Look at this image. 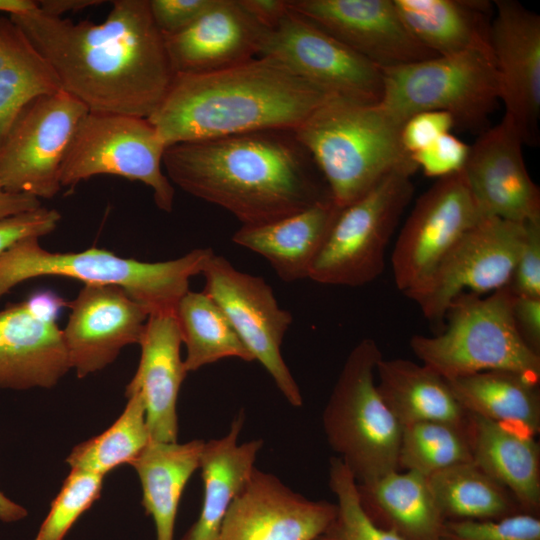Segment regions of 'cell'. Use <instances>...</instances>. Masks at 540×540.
<instances>
[{
    "label": "cell",
    "instance_id": "6da1fadb",
    "mask_svg": "<svg viewBox=\"0 0 540 540\" xmlns=\"http://www.w3.org/2000/svg\"><path fill=\"white\" fill-rule=\"evenodd\" d=\"M103 22L9 15L89 112L148 118L174 77L149 0H115Z\"/></svg>",
    "mask_w": 540,
    "mask_h": 540
},
{
    "label": "cell",
    "instance_id": "7a4b0ae2",
    "mask_svg": "<svg viewBox=\"0 0 540 540\" xmlns=\"http://www.w3.org/2000/svg\"><path fill=\"white\" fill-rule=\"evenodd\" d=\"M166 176L194 197L260 225L331 198L306 149L289 130H264L166 148Z\"/></svg>",
    "mask_w": 540,
    "mask_h": 540
},
{
    "label": "cell",
    "instance_id": "3957f363",
    "mask_svg": "<svg viewBox=\"0 0 540 540\" xmlns=\"http://www.w3.org/2000/svg\"><path fill=\"white\" fill-rule=\"evenodd\" d=\"M333 97L282 63L255 57L211 73L175 74L147 119L169 147L255 131H294Z\"/></svg>",
    "mask_w": 540,
    "mask_h": 540
},
{
    "label": "cell",
    "instance_id": "277c9868",
    "mask_svg": "<svg viewBox=\"0 0 540 540\" xmlns=\"http://www.w3.org/2000/svg\"><path fill=\"white\" fill-rule=\"evenodd\" d=\"M400 130L378 104L333 97L293 132L342 209L391 172L417 170Z\"/></svg>",
    "mask_w": 540,
    "mask_h": 540
},
{
    "label": "cell",
    "instance_id": "5b68a950",
    "mask_svg": "<svg viewBox=\"0 0 540 540\" xmlns=\"http://www.w3.org/2000/svg\"><path fill=\"white\" fill-rule=\"evenodd\" d=\"M38 237L22 239L0 257V299L16 285L33 278L58 276L84 285H114L123 288L150 314L175 312L189 291L190 279L202 274L214 254L197 248L185 255L159 262L123 258L98 248L81 252H52Z\"/></svg>",
    "mask_w": 540,
    "mask_h": 540
},
{
    "label": "cell",
    "instance_id": "8992f818",
    "mask_svg": "<svg viewBox=\"0 0 540 540\" xmlns=\"http://www.w3.org/2000/svg\"><path fill=\"white\" fill-rule=\"evenodd\" d=\"M513 294L462 293L450 304L447 325L433 336L414 335L410 347L422 364L444 379L504 370L540 382V354L521 338L512 313Z\"/></svg>",
    "mask_w": 540,
    "mask_h": 540
},
{
    "label": "cell",
    "instance_id": "52a82bcc",
    "mask_svg": "<svg viewBox=\"0 0 540 540\" xmlns=\"http://www.w3.org/2000/svg\"><path fill=\"white\" fill-rule=\"evenodd\" d=\"M382 357L375 340L358 342L346 358L322 416L330 447L359 484L399 470L402 426L383 401L374 378Z\"/></svg>",
    "mask_w": 540,
    "mask_h": 540
},
{
    "label": "cell",
    "instance_id": "ba28073f",
    "mask_svg": "<svg viewBox=\"0 0 540 540\" xmlns=\"http://www.w3.org/2000/svg\"><path fill=\"white\" fill-rule=\"evenodd\" d=\"M377 103L400 127L424 111L449 113L456 125L480 129L500 101L492 53L471 50L382 69Z\"/></svg>",
    "mask_w": 540,
    "mask_h": 540
},
{
    "label": "cell",
    "instance_id": "9c48e42d",
    "mask_svg": "<svg viewBox=\"0 0 540 540\" xmlns=\"http://www.w3.org/2000/svg\"><path fill=\"white\" fill-rule=\"evenodd\" d=\"M413 173L391 172L362 197L340 209L308 278L325 285L358 287L377 279L385 252L410 203Z\"/></svg>",
    "mask_w": 540,
    "mask_h": 540
},
{
    "label": "cell",
    "instance_id": "30bf717a",
    "mask_svg": "<svg viewBox=\"0 0 540 540\" xmlns=\"http://www.w3.org/2000/svg\"><path fill=\"white\" fill-rule=\"evenodd\" d=\"M166 148L147 118L88 112L64 157L61 186H73L96 175L120 176L148 186L156 206L169 213L175 190L163 172Z\"/></svg>",
    "mask_w": 540,
    "mask_h": 540
},
{
    "label": "cell",
    "instance_id": "8fae6325",
    "mask_svg": "<svg viewBox=\"0 0 540 540\" xmlns=\"http://www.w3.org/2000/svg\"><path fill=\"white\" fill-rule=\"evenodd\" d=\"M525 232L526 223L482 218L421 283L404 294L419 306L426 319L442 323L458 295H484L508 285Z\"/></svg>",
    "mask_w": 540,
    "mask_h": 540
},
{
    "label": "cell",
    "instance_id": "7c38bea8",
    "mask_svg": "<svg viewBox=\"0 0 540 540\" xmlns=\"http://www.w3.org/2000/svg\"><path fill=\"white\" fill-rule=\"evenodd\" d=\"M87 107L60 90L31 101L0 147V184L14 193L53 198L64 157Z\"/></svg>",
    "mask_w": 540,
    "mask_h": 540
},
{
    "label": "cell",
    "instance_id": "4fadbf2b",
    "mask_svg": "<svg viewBox=\"0 0 540 540\" xmlns=\"http://www.w3.org/2000/svg\"><path fill=\"white\" fill-rule=\"evenodd\" d=\"M204 292L222 309L254 360L266 369L294 407L303 404L299 386L286 365L281 344L293 317L281 308L271 286L261 277L236 269L213 254L203 272Z\"/></svg>",
    "mask_w": 540,
    "mask_h": 540
},
{
    "label": "cell",
    "instance_id": "5bb4252c",
    "mask_svg": "<svg viewBox=\"0 0 540 540\" xmlns=\"http://www.w3.org/2000/svg\"><path fill=\"white\" fill-rule=\"evenodd\" d=\"M258 57L272 58L334 96L377 104L382 69L292 10L265 33Z\"/></svg>",
    "mask_w": 540,
    "mask_h": 540
},
{
    "label": "cell",
    "instance_id": "9a60e30c",
    "mask_svg": "<svg viewBox=\"0 0 540 540\" xmlns=\"http://www.w3.org/2000/svg\"><path fill=\"white\" fill-rule=\"evenodd\" d=\"M482 214L462 171L438 179L416 201L391 256L396 287L406 293L421 283Z\"/></svg>",
    "mask_w": 540,
    "mask_h": 540
},
{
    "label": "cell",
    "instance_id": "2e32d148",
    "mask_svg": "<svg viewBox=\"0 0 540 540\" xmlns=\"http://www.w3.org/2000/svg\"><path fill=\"white\" fill-rule=\"evenodd\" d=\"M66 303L42 290L0 310V388H52L71 370L56 322Z\"/></svg>",
    "mask_w": 540,
    "mask_h": 540
},
{
    "label": "cell",
    "instance_id": "e0dca14e",
    "mask_svg": "<svg viewBox=\"0 0 540 540\" xmlns=\"http://www.w3.org/2000/svg\"><path fill=\"white\" fill-rule=\"evenodd\" d=\"M489 41L498 75L504 116L525 145L539 142L540 17L521 3L497 0Z\"/></svg>",
    "mask_w": 540,
    "mask_h": 540
},
{
    "label": "cell",
    "instance_id": "ac0fdd59",
    "mask_svg": "<svg viewBox=\"0 0 540 540\" xmlns=\"http://www.w3.org/2000/svg\"><path fill=\"white\" fill-rule=\"evenodd\" d=\"M523 145L514 123L503 116L470 146L462 174L483 217L540 220V190L526 168Z\"/></svg>",
    "mask_w": 540,
    "mask_h": 540
},
{
    "label": "cell",
    "instance_id": "d6986e66",
    "mask_svg": "<svg viewBox=\"0 0 540 540\" xmlns=\"http://www.w3.org/2000/svg\"><path fill=\"white\" fill-rule=\"evenodd\" d=\"M66 307L70 314L62 335L78 378L110 365L125 346L139 344L149 317L143 305L114 285H84Z\"/></svg>",
    "mask_w": 540,
    "mask_h": 540
},
{
    "label": "cell",
    "instance_id": "ffe728a7",
    "mask_svg": "<svg viewBox=\"0 0 540 540\" xmlns=\"http://www.w3.org/2000/svg\"><path fill=\"white\" fill-rule=\"evenodd\" d=\"M288 5L380 69L436 56L412 36L393 0H288Z\"/></svg>",
    "mask_w": 540,
    "mask_h": 540
},
{
    "label": "cell",
    "instance_id": "44dd1931",
    "mask_svg": "<svg viewBox=\"0 0 540 540\" xmlns=\"http://www.w3.org/2000/svg\"><path fill=\"white\" fill-rule=\"evenodd\" d=\"M336 510V504L309 500L255 468L227 510L218 540H316Z\"/></svg>",
    "mask_w": 540,
    "mask_h": 540
},
{
    "label": "cell",
    "instance_id": "7402d4cb",
    "mask_svg": "<svg viewBox=\"0 0 540 540\" xmlns=\"http://www.w3.org/2000/svg\"><path fill=\"white\" fill-rule=\"evenodd\" d=\"M267 31L239 0H216L189 27L163 37L174 74H206L258 57Z\"/></svg>",
    "mask_w": 540,
    "mask_h": 540
},
{
    "label": "cell",
    "instance_id": "603a6c76",
    "mask_svg": "<svg viewBox=\"0 0 540 540\" xmlns=\"http://www.w3.org/2000/svg\"><path fill=\"white\" fill-rule=\"evenodd\" d=\"M181 344L175 312L149 315L139 342V364L125 396L141 393L152 442H177V399L188 373L180 355Z\"/></svg>",
    "mask_w": 540,
    "mask_h": 540
},
{
    "label": "cell",
    "instance_id": "cb8c5ba5",
    "mask_svg": "<svg viewBox=\"0 0 540 540\" xmlns=\"http://www.w3.org/2000/svg\"><path fill=\"white\" fill-rule=\"evenodd\" d=\"M340 209L330 198L272 222L242 225L232 241L264 257L283 281L305 279Z\"/></svg>",
    "mask_w": 540,
    "mask_h": 540
},
{
    "label": "cell",
    "instance_id": "d4e9b609",
    "mask_svg": "<svg viewBox=\"0 0 540 540\" xmlns=\"http://www.w3.org/2000/svg\"><path fill=\"white\" fill-rule=\"evenodd\" d=\"M472 462L508 489L522 512L540 516V446L536 436L471 415Z\"/></svg>",
    "mask_w": 540,
    "mask_h": 540
},
{
    "label": "cell",
    "instance_id": "484cf974",
    "mask_svg": "<svg viewBox=\"0 0 540 540\" xmlns=\"http://www.w3.org/2000/svg\"><path fill=\"white\" fill-rule=\"evenodd\" d=\"M243 413L232 421L226 435L205 442L200 470L203 501L200 514L181 540H218L223 519L235 497L250 479L263 440L239 444Z\"/></svg>",
    "mask_w": 540,
    "mask_h": 540
},
{
    "label": "cell",
    "instance_id": "4316f807",
    "mask_svg": "<svg viewBox=\"0 0 540 540\" xmlns=\"http://www.w3.org/2000/svg\"><path fill=\"white\" fill-rule=\"evenodd\" d=\"M357 490L363 509L380 527L404 540H442L445 519L426 476L396 470L357 483Z\"/></svg>",
    "mask_w": 540,
    "mask_h": 540
},
{
    "label": "cell",
    "instance_id": "83f0119b",
    "mask_svg": "<svg viewBox=\"0 0 540 540\" xmlns=\"http://www.w3.org/2000/svg\"><path fill=\"white\" fill-rule=\"evenodd\" d=\"M375 373L378 392L402 427L425 421L468 424L470 414L460 405L447 380L428 366L382 357Z\"/></svg>",
    "mask_w": 540,
    "mask_h": 540
},
{
    "label": "cell",
    "instance_id": "f1b7e54d",
    "mask_svg": "<svg viewBox=\"0 0 540 540\" xmlns=\"http://www.w3.org/2000/svg\"><path fill=\"white\" fill-rule=\"evenodd\" d=\"M412 36L436 56L491 52L486 1L393 0Z\"/></svg>",
    "mask_w": 540,
    "mask_h": 540
},
{
    "label": "cell",
    "instance_id": "f546056e",
    "mask_svg": "<svg viewBox=\"0 0 540 540\" xmlns=\"http://www.w3.org/2000/svg\"><path fill=\"white\" fill-rule=\"evenodd\" d=\"M205 441H150L132 460L142 488V505L153 519L156 540H174L175 522L185 486L200 466Z\"/></svg>",
    "mask_w": 540,
    "mask_h": 540
},
{
    "label": "cell",
    "instance_id": "4dcf8cb0",
    "mask_svg": "<svg viewBox=\"0 0 540 540\" xmlns=\"http://www.w3.org/2000/svg\"><path fill=\"white\" fill-rule=\"evenodd\" d=\"M447 382L468 414L533 436L540 432L539 384L504 370L479 372Z\"/></svg>",
    "mask_w": 540,
    "mask_h": 540
},
{
    "label": "cell",
    "instance_id": "1f68e13d",
    "mask_svg": "<svg viewBox=\"0 0 540 540\" xmlns=\"http://www.w3.org/2000/svg\"><path fill=\"white\" fill-rule=\"evenodd\" d=\"M62 90L47 60L10 16L0 17V147L22 110Z\"/></svg>",
    "mask_w": 540,
    "mask_h": 540
},
{
    "label": "cell",
    "instance_id": "d6a6232c",
    "mask_svg": "<svg viewBox=\"0 0 540 540\" xmlns=\"http://www.w3.org/2000/svg\"><path fill=\"white\" fill-rule=\"evenodd\" d=\"M427 478L445 521L497 520L522 513L512 493L472 461Z\"/></svg>",
    "mask_w": 540,
    "mask_h": 540
},
{
    "label": "cell",
    "instance_id": "836d02e7",
    "mask_svg": "<svg viewBox=\"0 0 540 540\" xmlns=\"http://www.w3.org/2000/svg\"><path fill=\"white\" fill-rule=\"evenodd\" d=\"M175 315L186 347L183 361L188 373L225 358L254 360L222 309L204 291H187Z\"/></svg>",
    "mask_w": 540,
    "mask_h": 540
},
{
    "label": "cell",
    "instance_id": "e575fe53",
    "mask_svg": "<svg viewBox=\"0 0 540 540\" xmlns=\"http://www.w3.org/2000/svg\"><path fill=\"white\" fill-rule=\"evenodd\" d=\"M117 420L104 432L76 445L66 458L70 469L105 476L114 468L129 464L150 442L146 410L141 393L128 396Z\"/></svg>",
    "mask_w": 540,
    "mask_h": 540
},
{
    "label": "cell",
    "instance_id": "d590c367",
    "mask_svg": "<svg viewBox=\"0 0 540 540\" xmlns=\"http://www.w3.org/2000/svg\"><path fill=\"white\" fill-rule=\"evenodd\" d=\"M471 461L469 422L459 425L425 421L402 427L398 452L399 470L428 477Z\"/></svg>",
    "mask_w": 540,
    "mask_h": 540
},
{
    "label": "cell",
    "instance_id": "8d00e7d4",
    "mask_svg": "<svg viewBox=\"0 0 540 540\" xmlns=\"http://www.w3.org/2000/svg\"><path fill=\"white\" fill-rule=\"evenodd\" d=\"M329 486L337 498L336 515L316 540H404L367 515L353 474L337 456L329 462Z\"/></svg>",
    "mask_w": 540,
    "mask_h": 540
},
{
    "label": "cell",
    "instance_id": "74e56055",
    "mask_svg": "<svg viewBox=\"0 0 540 540\" xmlns=\"http://www.w3.org/2000/svg\"><path fill=\"white\" fill-rule=\"evenodd\" d=\"M104 476L71 469L33 540H64L69 530L101 496Z\"/></svg>",
    "mask_w": 540,
    "mask_h": 540
},
{
    "label": "cell",
    "instance_id": "f35d334b",
    "mask_svg": "<svg viewBox=\"0 0 540 540\" xmlns=\"http://www.w3.org/2000/svg\"><path fill=\"white\" fill-rule=\"evenodd\" d=\"M442 540H540V516L517 513L487 521H445Z\"/></svg>",
    "mask_w": 540,
    "mask_h": 540
},
{
    "label": "cell",
    "instance_id": "ab89813d",
    "mask_svg": "<svg viewBox=\"0 0 540 540\" xmlns=\"http://www.w3.org/2000/svg\"><path fill=\"white\" fill-rule=\"evenodd\" d=\"M469 148L470 146L450 132L410 157L417 169H421L426 176L440 179L463 170Z\"/></svg>",
    "mask_w": 540,
    "mask_h": 540
},
{
    "label": "cell",
    "instance_id": "60d3db41",
    "mask_svg": "<svg viewBox=\"0 0 540 540\" xmlns=\"http://www.w3.org/2000/svg\"><path fill=\"white\" fill-rule=\"evenodd\" d=\"M507 287L515 296L540 297V220L526 223L524 241Z\"/></svg>",
    "mask_w": 540,
    "mask_h": 540
},
{
    "label": "cell",
    "instance_id": "b9f144b4",
    "mask_svg": "<svg viewBox=\"0 0 540 540\" xmlns=\"http://www.w3.org/2000/svg\"><path fill=\"white\" fill-rule=\"evenodd\" d=\"M61 214L55 209L36 210L0 220V257L18 241L28 237H42L54 231Z\"/></svg>",
    "mask_w": 540,
    "mask_h": 540
},
{
    "label": "cell",
    "instance_id": "7bdbcfd3",
    "mask_svg": "<svg viewBox=\"0 0 540 540\" xmlns=\"http://www.w3.org/2000/svg\"><path fill=\"white\" fill-rule=\"evenodd\" d=\"M216 0H149L153 21L162 35L178 33L208 11Z\"/></svg>",
    "mask_w": 540,
    "mask_h": 540
},
{
    "label": "cell",
    "instance_id": "ee69618b",
    "mask_svg": "<svg viewBox=\"0 0 540 540\" xmlns=\"http://www.w3.org/2000/svg\"><path fill=\"white\" fill-rule=\"evenodd\" d=\"M455 125L453 117L446 112L424 111L414 114L401 126L403 148L411 156L440 136L450 133Z\"/></svg>",
    "mask_w": 540,
    "mask_h": 540
},
{
    "label": "cell",
    "instance_id": "f6af8a7d",
    "mask_svg": "<svg viewBox=\"0 0 540 540\" xmlns=\"http://www.w3.org/2000/svg\"><path fill=\"white\" fill-rule=\"evenodd\" d=\"M512 313L521 338L540 354V297L513 295Z\"/></svg>",
    "mask_w": 540,
    "mask_h": 540
},
{
    "label": "cell",
    "instance_id": "bcb514c9",
    "mask_svg": "<svg viewBox=\"0 0 540 540\" xmlns=\"http://www.w3.org/2000/svg\"><path fill=\"white\" fill-rule=\"evenodd\" d=\"M239 3L268 30L275 28L289 11L288 0H239Z\"/></svg>",
    "mask_w": 540,
    "mask_h": 540
},
{
    "label": "cell",
    "instance_id": "7dc6e473",
    "mask_svg": "<svg viewBox=\"0 0 540 540\" xmlns=\"http://www.w3.org/2000/svg\"><path fill=\"white\" fill-rule=\"evenodd\" d=\"M42 207L39 198L24 193H14L0 184V220L33 211Z\"/></svg>",
    "mask_w": 540,
    "mask_h": 540
},
{
    "label": "cell",
    "instance_id": "c3c4849f",
    "mask_svg": "<svg viewBox=\"0 0 540 540\" xmlns=\"http://www.w3.org/2000/svg\"><path fill=\"white\" fill-rule=\"evenodd\" d=\"M39 11L45 15L62 17L67 12H77L104 3L101 0H40Z\"/></svg>",
    "mask_w": 540,
    "mask_h": 540
},
{
    "label": "cell",
    "instance_id": "681fc988",
    "mask_svg": "<svg viewBox=\"0 0 540 540\" xmlns=\"http://www.w3.org/2000/svg\"><path fill=\"white\" fill-rule=\"evenodd\" d=\"M28 515V511L22 505L8 498L0 490V521L13 523L23 520Z\"/></svg>",
    "mask_w": 540,
    "mask_h": 540
},
{
    "label": "cell",
    "instance_id": "f907efd6",
    "mask_svg": "<svg viewBox=\"0 0 540 540\" xmlns=\"http://www.w3.org/2000/svg\"><path fill=\"white\" fill-rule=\"evenodd\" d=\"M38 9L37 1L33 0H0V12L9 15L30 13Z\"/></svg>",
    "mask_w": 540,
    "mask_h": 540
}]
</instances>
